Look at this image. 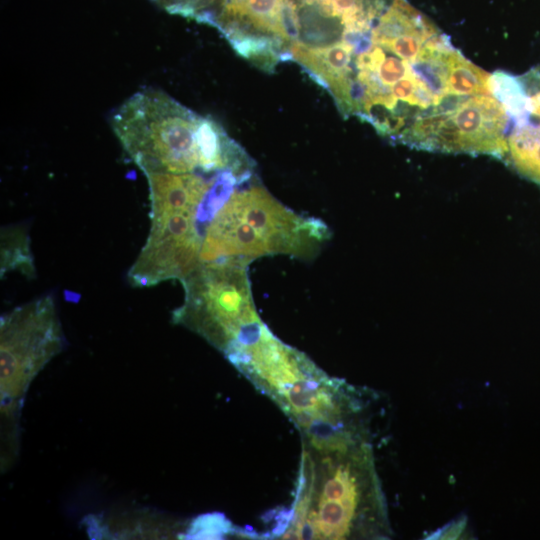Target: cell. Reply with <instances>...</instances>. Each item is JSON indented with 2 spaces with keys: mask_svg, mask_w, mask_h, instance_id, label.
I'll use <instances>...</instances> for the list:
<instances>
[{
  "mask_svg": "<svg viewBox=\"0 0 540 540\" xmlns=\"http://www.w3.org/2000/svg\"><path fill=\"white\" fill-rule=\"evenodd\" d=\"M247 266L236 260L200 262L181 281L184 302L174 310L173 323L192 330L224 354L247 327L261 321Z\"/></svg>",
  "mask_w": 540,
  "mask_h": 540,
  "instance_id": "4",
  "label": "cell"
},
{
  "mask_svg": "<svg viewBox=\"0 0 540 540\" xmlns=\"http://www.w3.org/2000/svg\"><path fill=\"white\" fill-rule=\"evenodd\" d=\"M65 340L50 295L14 308L0 321V399L5 422L16 425L25 394L37 374L60 353Z\"/></svg>",
  "mask_w": 540,
  "mask_h": 540,
  "instance_id": "5",
  "label": "cell"
},
{
  "mask_svg": "<svg viewBox=\"0 0 540 540\" xmlns=\"http://www.w3.org/2000/svg\"><path fill=\"white\" fill-rule=\"evenodd\" d=\"M290 508L273 512L269 536L279 539H386L391 535L384 494L368 436L335 450L302 446Z\"/></svg>",
  "mask_w": 540,
  "mask_h": 540,
  "instance_id": "1",
  "label": "cell"
},
{
  "mask_svg": "<svg viewBox=\"0 0 540 540\" xmlns=\"http://www.w3.org/2000/svg\"><path fill=\"white\" fill-rule=\"evenodd\" d=\"M150 231L128 272L132 286L151 287L169 279H185L200 263L206 226L202 207L173 195H150Z\"/></svg>",
  "mask_w": 540,
  "mask_h": 540,
  "instance_id": "6",
  "label": "cell"
},
{
  "mask_svg": "<svg viewBox=\"0 0 540 540\" xmlns=\"http://www.w3.org/2000/svg\"><path fill=\"white\" fill-rule=\"evenodd\" d=\"M227 535L254 536V533L237 529L222 514L202 515L195 519L185 533L186 538L217 539Z\"/></svg>",
  "mask_w": 540,
  "mask_h": 540,
  "instance_id": "12",
  "label": "cell"
},
{
  "mask_svg": "<svg viewBox=\"0 0 540 540\" xmlns=\"http://www.w3.org/2000/svg\"><path fill=\"white\" fill-rule=\"evenodd\" d=\"M506 162L540 184V123L521 117L511 121Z\"/></svg>",
  "mask_w": 540,
  "mask_h": 540,
  "instance_id": "9",
  "label": "cell"
},
{
  "mask_svg": "<svg viewBox=\"0 0 540 540\" xmlns=\"http://www.w3.org/2000/svg\"><path fill=\"white\" fill-rule=\"evenodd\" d=\"M523 93V110L521 117L540 123V66L517 77Z\"/></svg>",
  "mask_w": 540,
  "mask_h": 540,
  "instance_id": "13",
  "label": "cell"
},
{
  "mask_svg": "<svg viewBox=\"0 0 540 540\" xmlns=\"http://www.w3.org/2000/svg\"><path fill=\"white\" fill-rule=\"evenodd\" d=\"M200 119L167 94L146 89L125 101L111 123L124 150L144 174H184L202 171Z\"/></svg>",
  "mask_w": 540,
  "mask_h": 540,
  "instance_id": "3",
  "label": "cell"
},
{
  "mask_svg": "<svg viewBox=\"0 0 540 540\" xmlns=\"http://www.w3.org/2000/svg\"><path fill=\"white\" fill-rule=\"evenodd\" d=\"M290 55L331 91L343 115H353L354 53L349 44L340 40L323 47H309L297 41L291 44Z\"/></svg>",
  "mask_w": 540,
  "mask_h": 540,
  "instance_id": "8",
  "label": "cell"
},
{
  "mask_svg": "<svg viewBox=\"0 0 540 540\" xmlns=\"http://www.w3.org/2000/svg\"><path fill=\"white\" fill-rule=\"evenodd\" d=\"M329 236L324 222L295 213L261 186L235 189L205 226L200 262L310 258Z\"/></svg>",
  "mask_w": 540,
  "mask_h": 540,
  "instance_id": "2",
  "label": "cell"
},
{
  "mask_svg": "<svg viewBox=\"0 0 540 540\" xmlns=\"http://www.w3.org/2000/svg\"><path fill=\"white\" fill-rule=\"evenodd\" d=\"M20 269L24 274H34L29 239L24 230L10 228L1 235V272Z\"/></svg>",
  "mask_w": 540,
  "mask_h": 540,
  "instance_id": "11",
  "label": "cell"
},
{
  "mask_svg": "<svg viewBox=\"0 0 540 540\" xmlns=\"http://www.w3.org/2000/svg\"><path fill=\"white\" fill-rule=\"evenodd\" d=\"M510 117L494 95H473L412 124L400 143L452 153L487 154L504 159Z\"/></svg>",
  "mask_w": 540,
  "mask_h": 540,
  "instance_id": "7",
  "label": "cell"
},
{
  "mask_svg": "<svg viewBox=\"0 0 540 540\" xmlns=\"http://www.w3.org/2000/svg\"><path fill=\"white\" fill-rule=\"evenodd\" d=\"M447 87L450 95L468 97L473 95H493L491 75L466 59L453 46L448 51Z\"/></svg>",
  "mask_w": 540,
  "mask_h": 540,
  "instance_id": "10",
  "label": "cell"
}]
</instances>
